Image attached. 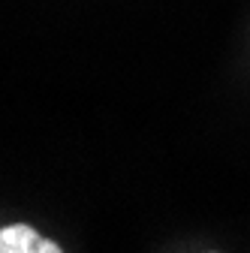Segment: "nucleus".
Listing matches in <instances>:
<instances>
[{
	"mask_svg": "<svg viewBox=\"0 0 250 253\" xmlns=\"http://www.w3.org/2000/svg\"><path fill=\"white\" fill-rule=\"evenodd\" d=\"M0 253H64L51 238L40 235L34 226L12 223L0 229Z\"/></svg>",
	"mask_w": 250,
	"mask_h": 253,
	"instance_id": "nucleus-1",
	"label": "nucleus"
}]
</instances>
